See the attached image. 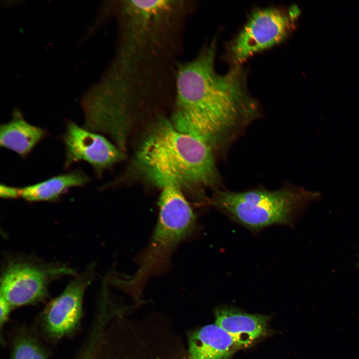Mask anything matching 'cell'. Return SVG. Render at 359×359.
Returning <instances> with one entry per match:
<instances>
[{
	"mask_svg": "<svg viewBox=\"0 0 359 359\" xmlns=\"http://www.w3.org/2000/svg\"><path fill=\"white\" fill-rule=\"evenodd\" d=\"M12 359H46L36 341L30 337L18 339L14 344Z\"/></svg>",
	"mask_w": 359,
	"mask_h": 359,
	"instance_id": "4fadbf2b",
	"label": "cell"
},
{
	"mask_svg": "<svg viewBox=\"0 0 359 359\" xmlns=\"http://www.w3.org/2000/svg\"><path fill=\"white\" fill-rule=\"evenodd\" d=\"M215 324L231 335L241 348L248 347L264 335L269 317L251 314L230 307H220L215 312Z\"/></svg>",
	"mask_w": 359,
	"mask_h": 359,
	"instance_id": "30bf717a",
	"label": "cell"
},
{
	"mask_svg": "<svg viewBox=\"0 0 359 359\" xmlns=\"http://www.w3.org/2000/svg\"><path fill=\"white\" fill-rule=\"evenodd\" d=\"M46 134L43 129L29 124L16 112L9 122L0 125V145L24 157Z\"/></svg>",
	"mask_w": 359,
	"mask_h": 359,
	"instance_id": "8fae6325",
	"label": "cell"
},
{
	"mask_svg": "<svg viewBox=\"0 0 359 359\" xmlns=\"http://www.w3.org/2000/svg\"><path fill=\"white\" fill-rule=\"evenodd\" d=\"M213 150L205 140L180 132L172 122L162 119L144 137L136 163L144 177L155 185L183 187L201 197L202 189L219 183Z\"/></svg>",
	"mask_w": 359,
	"mask_h": 359,
	"instance_id": "7a4b0ae2",
	"label": "cell"
},
{
	"mask_svg": "<svg viewBox=\"0 0 359 359\" xmlns=\"http://www.w3.org/2000/svg\"><path fill=\"white\" fill-rule=\"evenodd\" d=\"M89 271L72 280L64 290L52 300L44 311L43 323L48 334L62 338L73 331L82 315L84 292L91 283Z\"/></svg>",
	"mask_w": 359,
	"mask_h": 359,
	"instance_id": "ba28073f",
	"label": "cell"
},
{
	"mask_svg": "<svg viewBox=\"0 0 359 359\" xmlns=\"http://www.w3.org/2000/svg\"><path fill=\"white\" fill-rule=\"evenodd\" d=\"M63 141L65 167L84 161L91 165L96 173L100 175L103 170L123 158L119 148L105 137L81 127L73 122L67 124Z\"/></svg>",
	"mask_w": 359,
	"mask_h": 359,
	"instance_id": "52a82bcc",
	"label": "cell"
},
{
	"mask_svg": "<svg viewBox=\"0 0 359 359\" xmlns=\"http://www.w3.org/2000/svg\"><path fill=\"white\" fill-rule=\"evenodd\" d=\"M88 181V177L83 173L73 172L17 187V197L29 201H51L59 198L69 188L82 186Z\"/></svg>",
	"mask_w": 359,
	"mask_h": 359,
	"instance_id": "7c38bea8",
	"label": "cell"
},
{
	"mask_svg": "<svg viewBox=\"0 0 359 359\" xmlns=\"http://www.w3.org/2000/svg\"><path fill=\"white\" fill-rule=\"evenodd\" d=\"M67 271L64 268L44 269L25 262H11L1 279L0 297L12 308L36 303L46 296L52 277Z\"/></svg>",
	"mask_w": 359,
	"mask_h": 359,
	"instance_id": "8992f818",
	"label": "cell"
},
{
	"mask_svg": "<svg viewBox=\"0 0 359 359\" xmlns=\"http://www.w3.org/2000/svg\"><path fill=\"white\" fill-rule=\"evenodd\" d=\"M215 53L212 44L180 68L171 122L178 131L201 138L220 150L239 128L256 117L259 107L247 90L243 69L233 66L225 74H218Z\"/></svg>",
	"mask_w": 359,
	"mask_h": 359,
	"instance_id": "6da1fadb",
	"label": "cell"
},
{
	"mask_svg": "<svg viewBox=\"0 0 359 359\" xmlns=\"http://www.w3.org/2000/svg\"></svg>",
	"mask_w": 359,
	"mask_h": 359,
	"instance_id": "2e32d148",
	"label": "cell"
},
{
	"mask_svg": "<svg viewBox=\"0 0 359 359\" xmlns=\"http://www.w3.org/2000/svg\"><path fill=\"white\" fill-rule=\"evenodd\" d=\"M0 195L3 198L13 199L17 197V187L1 184Z\"/></svg>",
	"mask_w": 359,
	"mask_h": 359,
	"instance_id": "9a60e30c",
	"label": "cell"
},
{
	"mask_svg": "<svg viewBox=\"0 0 359 359\" xmlns=\"http://www.w3.org/2000/svg\"><path fill=\"white\" fill-rule=\"evenodd\" d=\"M241 348L238 343L216 324H209L193 332L188 338L191 359H230Z\"/></svg>",
	"mask_w": 359,
	"mask_h": 359,
	"instance_id": "9c48e42d",
	"label": "cell"
},
{
	"mask_svg": "<svg viewBox=\"0 0 359 359\" xmlns=\"http://www.w3.org/2000/svg\"><path fill=\"white\" fill-rule=\"evenodd\" d=\"M319 193L295 186L275 190L263 188L243 192L216 190L211 203L231 219L257 232L270 225L291 226L296 216Z\"/></svg>",
	"mask_w": 359,
	"mask_h": 359,
	"instance_id": "277c9868",
	"label": "cell"
},
{
	"mask_svg": "<svg viewBox=\"0 0 359 359\" xmlns=\"http://www.w3.org/2000/svg\"><path fill=\"white\" fill-rule=\"evenodd\" d=\"M159 205L158 222L138 268L132 276L111 279L113 284L136 298L150 278L166 269L176 247L195 228V214L178 186L163 188Z\"/></svg>",
	"mask_w": 359,
	"mask_h": 359,
	"instance_id": "3957f363",
	"label": "cell"
},
{
	"mask_svg": "<svg viewBox=\"0 0 359 359\" xmlns=\"http://www.w3.org/2000/svg\"><path fill=\"white\" fill-rule=\"evenodd\" d=\"M300 12L296 5L253 11L229 44L228 57L232 67L241 66L251 56L284 40L295 28Z\"/></svg>",
	"mask_w": 359,
	"mask_h": 359,
	"instance_id": "5b68a950",
	"label": "cell"
},
{
	"mask_svg": "<svg viewBox=\"0 0 359 359\" xmlns=\"http://www.w3.org/2000/svg\"><path fill=\"white\" fill-rule=\"evenodd\" d=\"M11 308V306L6 300L0 297V323L1 326L7 320Z\"/></svg>",
	"mask_w": 359,
	"mask_h": 359,
	"instance_id": "5bb4252c",
	"label": "cell"
}]
</instances>
